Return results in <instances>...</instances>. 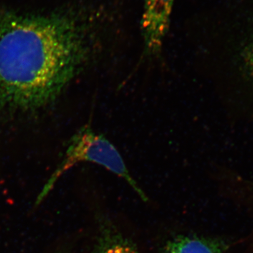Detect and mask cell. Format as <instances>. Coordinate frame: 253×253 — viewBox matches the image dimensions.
Instances as JSON below:
<instances>
[{"instance_id": "1", "label": "cell", "mask_w": 253, "mask_h": 253, "mask_svg": "<svg viewBox=\"0 0 253 253\" xmlns=\"http://www.w3.org/2000/svg\"><path fill=\"white\" fill-rule=\"evenodd\" d=\"M108 10L73 4L46 12L0 5V104L29 111L56 99L106 48L114 49Z\"/></svg>"}, {"instance_id": "2", "label": "cell", "mask_w": 253, "mask_h": 253, "mask_svg": "<svg viewBox=\"0 0 253 253\" xmlns=\"http://www.w3.org/2000/svg\"><path fill=\"white\" fill-rule=\"evenodd\" d=\"M83 162L95 163L102 166L126 180L143 201L145 202L148 201L147 196L128 170L117 148L104 134L96 132L87 125L80 129L70 141L62 162L55 169L37 198V206L45 199L56 181L65 172L78 163Z\"/></svg>"}, {"instance_id": "3", "label": "cell", "mask_w": 253, "mask_h": 253, "mask_svg": "<svg viewBox=\"0 0 253 253\" xmlns=\"http://www.w3.org/2000/svg\"><path fill=\"white\" fill-rule=\"evenodd\" d=\"M176 0H144L140 22L143 52L141 61H154L162 56Z\"/></svg>"}, {"instance_id": "4", "label": "cell", "mask_w": 253, "mask_h": 253, "mask_svg": "<svg viewBox=\"0 0 253 253\" xmlns=\"http://www.w3.org/2000/svg\"><path fill=\"white\" fill-rule=\"evenodd\" d=\"M234 243L217 238L178 236L168 243L163 253H229Z\"/></svg>"}, {"instance_id": "5", "label": "cell", "mask_w": 253, "mask_h": 253, "mask_svg": "<svg viewBox=\"0 0 253 253\" xmlns=\"http://www.w3.org/2000/svg\"><path fill=\"white\" fill-rule=\"evenodd\" d=\"M231 193L236 204L247 215L251 222L249 232L235 241V246L239 248V253H253V181L242 178L236 179Z\"/></svg>"}, {"instance_id": "6", "label": "cell", "mask_w": 253, "mask_h": 253, "mask_svg": "<svg viewBox=\"0 0 253 253\" xmlns=\"http://www.w3.org/2000/svg\"><path fill=\"white\" fill-rule=\"evenodd\" d=\"M92 253H139L136 245L124 236L112 222L104 219L100 224L99 234Z\"/></svg>"}, {"instance_id": "7", "label": "cell", "mask_w": 253, "mask_h": 253, "mask_svg": "<svg viewBox=\"0 0 253 253\" xmlns=\"http://www.w3.org/2000/svg\"><path fill=\"white\" fill-rule=\"evenodd\" d=\"M248 61H249V68H251V71H252V73H253V49L249 54Z\"/></svg>"}]
</instances>
